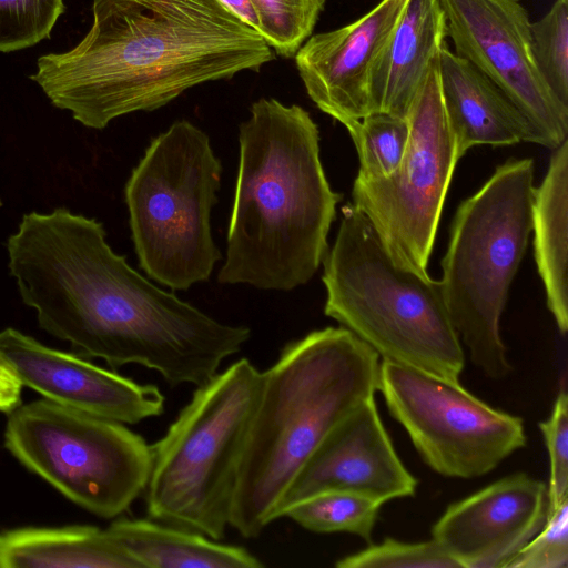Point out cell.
Masks as SVG:
<instances>
[{
    "label": "cell",
    "instance_id": "cell-1",
    "mask_svg": "<svg viewBox=\"0 0 568 568\" xmlns=\"http://www.w3.org/2000/svg\"><path fill=\"white\" fill-rule=\"evenodd\" d=\"M99 221L65 207L24 214L8 267L40 327L111 367L138 364L171 387L219 373L251 337L154 285L108 244Z\"/></svg>",
    "mask_w": 568,
    "mask_h": 568
},
{
    "label": "cell",
    "instance_id": "cell-2",
    "mask_svg": "<svg viewBox=\"0 0 568 568\" xmlns=\"http://www.w3.org/2000/svg\"><path fill=\"white\" fill-rule=\"evenodd\" d=\"M92 18L74 48L40 57L30 75L55 108L90 129L275 58L217 0H93Z\"/></svg>",
    "mask_w": 568,
    "mask_h": 568
},
{
    "label": "cell",
    "instance_id": "cell-3",
    "mask_svg": "<svg viewBox=\"0 0 568 568\" xmlns=\"http://www.w3.org/2000/svg\"><path fill=\"white\" fill-rule=\"evenodd\" d=\"M240 161L217 281L291 291L327 254L341 195L326 179L320 132L302 106L261 98L239 132Z\"/></svg>",
    "mask_w": 568,
    "mask_h": 568
},
{
    "label": "cell",
    "instance_id": "cell-4",
    "mask_svg": "<svg viewBox=\"0 0 568 568\" xmlns=\"http://www.w3.org/2000/svg\"><path fill=\"white\" fill-rule=\"evenodd\" d=\"M379 356L345 327L286 344L262 372L230 527L256 538L280 518L282 499L326 435L378 390Z\"/></svg>",
    "mask_w": 568,
    "mask_h": 568
},
{
    "label": "cell",
    "instance_id": "cell-5",
    "mask_svg": "<svg viewBox=\"0 0 568 568\" xmlns=\"http://www.w3.org/2000/svg\"><path fill=\"white\" fill-rule=\"evenodd\" d=\"M324 258V313L382 359L460 383L465 353L439 281L400 267L353 204Z\"/></svg>",
    "mask_w": 568,
    "mask_h": 568
},
{
    "label": "cell",
    "instance_id": "cell-6",
    "mask_svg": "<svg viewBox=\"0 0 568 568\" xmlns=\"http://www.w3.org/2000/svg\"><path fill=\"white\" fill-rule=\"evenodd\" d=\"M262 385V372L240 358L197 386L152 447L143 493L149 518L222 540L239 468Z\"/></svg>",
    "mask_w": 568,
    "mask_h": 568
},
{
    "label": "cell",
    "instance_id": "cell-7",
    "mask_svg": "<svg viewBox=\"0 0 568 568\" xmlns=\"http://www.w3.org/2000/svg\"><path fill=\"white\" fill-rule=\"evenodd\" d=\"M534 161L510 159L457 209L439 281L449 318L487 377L511 366L500 316L532 231Z\"/></svg>",
    "mask_w": 568,
    "mask_h": 568
},
{
    "label": "cell",
    "instance_id": "cell-8",
    "mask_svg": "<svg viewBox=\"0 0 568 568\" xmlns=\"http://www.w3.org/2000/svg\"><path fill=\"white\" fill-rule=\"evenodd\" d=\"M222 164L207 134L186 120L154 138L124 196L134 250L151 280L186 291L222 258L211 232Z\"/></svg>",
    "mask_w": 568,
    "mask_h": 568
},
{
    "label": "cell",
    "instance_id": "cell-9",
    "mask_svg": "<svg viewBox=\"0 0 568 568\" xmlns=\"http://www.w3.org/2000/svg\"><path fill=\"white\" fill-rule=\"evenodd\" d=\"M4 444L28 469L103 518L143 495L152 468L151 445L124 424L48 399L9 413Z\"/></svg>",
    "mask_w": 568,
    "mask_h": 568
},
{
    "label": "cell",
    "instance_id": "cell-10",
    "mask_svg": "<svg viewBox=\"0 0 568 568\" xmlns=\"http://www.w3.org/2000/svg\"><path fill=\"white\" fill-rule=\"evenodd\" d=\"M407 119L409 139L398 168L383 178H356L352 204L369 219L397 265L428 275L440 213L458 162L440 93L438 57Z\"/></svg>",
    "mask_w": 568,
    "mask_h": 568
},
{
    "label": "cell",
    "instance_id": "cell-11",
    "mask_svg": "<svg viewBox=\"0 0 568 568\" xmlns=\"http://www.w3.org/2000/svg\"><path fill=\"white\" fill-rule=\"evenodd\" d=\"M378 390L419 456L442 476H484L526 445L520 417L487 405L460 383L382 359Z\"/></svg>",
    "mask_w": 568,
    "mask_h": 568
},
{
    "label": "cell",
    "instance_id": "cell-12",
    "mask_svg": "<svg viewBox=\"0 0 568 568\" xmlns=\"http://www.w3.org/2000/svg\"><path fill=\"white\" fill-rule=\"evenodd\" d=\"M455 53L495 82L530 121L541 145L568 134V108L551 93L530 48V20L520 0H438Z\"/></svg>",
    "mask_w": 568,
    "mask_h": 568
},
{
    "label": "cell",
    "instance_id": "cell-13",
    "mask_svg": "<svg viewBox=\"0 0 568 568\" xmlns=\"http://www.w3.org/2000/svg\"><path fill=\"white\" fill-rule=\"evenodd\" d=\"M417 484L398 457L372 397L317 446L287 488L280 518L288 507L323 491L354 493L383 505L414 496Z\"/></svg>",
    "mask_w": 568,
    "mask_h": 568
},
{
    "label": "cell",
    "instance_id": "cell-14",
    "mask_svg": "<svg viewBox=\"0 0 568 568\" xmlns=\"http://www.w3.org/2000/svg\"><path fill=\"white\" fill-rule=\"evenodd\" d=\"M0 358L22 385L71 409L130 425L164 410L165 397L156 385L52 349L13 328L0 332Z\"/></svg>",
    "mask_w": 568,
    "mask_h": 568
},
{
    "label": "cell",
    "instance_id": "cell-15",
    "mask_svg": "<svg viewBox=\"0 0 568 568\" xmlns=\"http://www.w3.org/2000/svg\"><path fill=\"white\" fill-rule=\"evenodd\" d=\"M547 511V485L517 473L450 504L432 538L459 568H504L542 528Z\"/></svg>",
    "mask_w": 568,
    "mask_h": 568
},
{
    "label": "cell",
    "instance_id": "cell-16",
    "mask_svg": "<svg viewBox=\"0 0 568 568\" xmlns=\"http://www.w3.org/2000/svg\"><path fill=\"white\" fill-rule=\"evenodd\" d=\"M407 1L381 0L356 21L310 36L294 55L311 100L345 128L371 112V72Z\"/></svg>",
    "mask_w": 568,
    "mask_h": 568
},
{
    "label": "cell",
    "instance_id": "cell-17",
    "mask_svg": "<svg viewBox=\"0 0 568 568\" xmlns=\"http://www.w3.org/2000/svg\"><path fill=\"white\" fill-rule=\"evenodd\" d=\"M438 72L457 160L475 145H541L539 134L509 97L446 44L438 54Z\"/></svg>",
    "mask_w": 568,
    "mask_h": 568
},
{
    "label": "cell",
    "instance_id": "cell-18",
    "mask_svg": "<svg viewBox=\"0 0 568 568\" xmlns=\"http://www.w3.org/2000/svg\"><path fill=\"white\" fill-rule=\"evenodd\" d=\"M438 0H408L369 77L371 112L407 119L433 61L446 44Z\"/></svg>",
    "mask_w": 568,
    "mask_h": 568
},
{
    "label": "cell",
    "instance_id": "cell-19",
    "mask_svg": "<svg viewBox=\"0 0 568 568\" xmlns=\"http://www.w3.org/2000/svg\"><path fill=\"white\" fill-rule=\"evenodd\" d=\"M141 568L110 531L94 526L0 531V568Z\"/></svg>",
    "mask_w": 568,
    "mask_h": 568
},
{
    "label": "cell",
    "instance_id": "cell-20",
    "mask_svg": "<svg viewBox=\"0 0 568 568\" xmlns=\"http://www.w3.org/2000/svg\"><path fill=\"white\" fill-rule=\"evenodd\" d=\"M108 530L141 568H261L245 548L156 521L121 518Z\"/></svg>",
    "mask_w": 568,
    "mask_h": 568
},
{
    "label": "cell",
    "instance_id": "cell-21",
    "mask_svg": "<svg viewBox=\"0 0 568 568\" xmlns=\"http://www.w3.org/2000/svg\"><path fill=\"white\" fill-rule=\"evenodd\" d=\"M568 140L550 159L544 181L534 190L535 258L546 291V302L559 331H568L567 229Z\"/></svg>",
    "mask_w": 568,
    "mask_h": 568
},
{
    "label": "cell",
    "instance_id": "cell-22",
    "mask_svg": "<svg viewBox=\"0 0 568 568\" xmlns=\"http://www.w3.org/2000/svg\"><path fill=\"white\" fill-rule=\"evenodd\" d=\"M381 507L382 504L358 494L331 490L288 507L282 517L313 532H348L369 542Z\"/></svg>",
    "mask_w": 568,
    "mask_h": 568
},
{
    "label": "cell",
    "instance_id": "cell-23",
    "mask_svg": "<svg viewBox=\"0 0 568 568\" xmlns=\"http://www.w3.org/2000/svg\"><path fill=\"white\" fill-rule=\"evenodd\" d=\"M346 129L358 153L357 178H383L398 168L409 139L408 119L369 112Z\"/></svg>",
    "mask_w": 568,
    "mask_h": 568
},
{
    "label": "cell",
    "instance_id": "cell-24",
    "mask_svg": "<svg viewBox=\"0 0 568 568\" xmlns=\"http://www.w3.org/2000/svg\"><path fill=\"white\" fill-rule=\"evenodd\" d=\"M530 48L545 83L568 108V0H556L541 19L530 22Z\"/></svg>",
    "mask_w": 568,
    "mask_h": 568
},
{
    "label": "cell",
    "instance_id": "cell-25",
    "mask_svg": "<svg viewBox=\"0 0 568 568\" xmlns=\"http://www.w3.org/2000/svg\"><path fill=\"white\" fill-rule=\"evenodd\" d=\"M261 22V34L284 58H293L312 36L325 0H251Z\"/></svg>",
    "mask_w": 568,
    "mask_h": 568
},
{
    "label": "cell",
    "instance_id": "cell-26",
    "mask_svg": "<svg viewBox=\"0 0 568 568\" xmlns=\"http://www.w3.org/2000/svg\"><path fill=\"white\" fill-rule=\"evenodd\" d=\"M63 0H0V52L32 47L50 37Z\"/></svg>",
    "mask_w": 568,
    "mask_h": 568
},
{
    "label": "cell",
    "instance_id": "cell-27",
    "mask_svg": "<svg viewBox=\"0 0 568 568\" xmlns=\"http://www.w3.org/2000/svg\"><path fill=\"white\" fill-rule=\"evenodd\" d=\"M338 568H459L435 540L404 542L385 538L378 545L341 558Z\"/></svg>",
    "mask_w": 568,
    "mask_h": 568
},
{
    "label": "cell",
    "instance_id": "cell-28",
    "mask_svg": "<svg viewBox=\"0 0 568 568\" xmlns=\"http://www.w3.org/2000/svg\"><path fill=\"white\" fill-rule=\"evenodd\" d=\"M568 567V498L547 513L542 528L504 568Z\"/></svg>",
    "mask_w": 568,
    "mask_h": 568
},
{
    "label": "cell",
    "instance_id": "cell-29",
    "mask_svg": "<svg viewBox=\"0 0 568 568\" xmlns=\"http://www.w3.org/2000/svg\"><path fill=\"white\" fill-rule=\"evenodd\" d=\"M549 457L548 511L568 498V395L561 388L550 416L539 423ZM547 511V513H548Z\"/></svg>",
    "mask_w": 568,
    "mask_h": 568
},
{
    "label": "cell",
    "instance_id": "cell-30",
    "mask_svg": "<svg viewBox=\"0 0 568 568\" xmlns=\"http://www.w3.org/2000/svg\"><path fill=\"white\" fill-rule=\"evenodd\" d=\"M22 384L0 358V412L10 413L21 403Z\"/></svg>",
    "mask_w": 568,
    "mask_h": 568
},
{
    "label": "cell",
    "instance_id": "cell-31",
    "mask_svg": "<svg viewBox=\"0 0 568 568\" xmlns=\"http://www.w3.org/2000/svg\"><path fill=\"white\" fill-rule=\"evenodd\" d=\"M217 1L261 34V22L251 0Z\"/></svg>",
    "mask_w": 568,
    "mask_h": 568
},
{
    "label": "cell",
    "instance_id": "cell-32",
    "mask_svg": "<svg viewBox=\"0 0 568 568\" xmlns=\"http://www.w3.org/2000/svg\"><path fill=\"white\" fill-rule=\"evenodd\" d=\"M1 205H2V202H1V200H0V207H1Z\"/></svg>",
    "mask_w": 568,
    "mask_h": 568
}]
</instances>
